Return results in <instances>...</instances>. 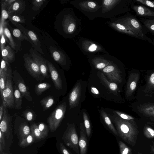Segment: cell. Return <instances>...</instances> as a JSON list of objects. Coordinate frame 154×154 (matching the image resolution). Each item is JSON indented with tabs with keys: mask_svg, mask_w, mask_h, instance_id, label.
I'll return each mask as SVG.
<instances>
[{
	"mask_svg": "<svg viewBox=\"0 0 154 154\" xmlns=\"http://www.w3.org/2000/svg\"><path fill=\"white\" fill-rule=\"evenodd\" d=\"M118 136L125 142L134 147L136 144L139 131L137 126L133 120H128L119 116L112 119Z\"/></svg>",
	"mask_w": 154,
	"mask_h": 154,
	"instance_id": "cell-1",
	"label": "cell"
},
{
	"mask_svg": "<svg viewBox=\"0 0 154 154\" xmlns=\"http://www.w3.org/2000/svg\"><path fill=\"white\" fill-rule=\"evenodd\" d=\"M70 3L91 20L99 17L102 8L101 0H75Z\"/></svg>",
	"mask_w": 154,
	"mask_h": 154,
	"instance_id": "cell-2",
	"label": "cell"
},
{
	"mask_svg": "<svg viewBox=\"0 0 154 154\" xmlns=\"http://www.w3.org/2000/svg\"><path fill=\"white\" fill-rule=\"evenodd\" d=\"M120 0H101L102 8L99 17L103 18H113L121 12Z\"/></svg>",
	"mask_w": 154,
	"mask_h": 154,
	"instance_id": "cell-3",
	"label": "cell"
},
{
	"mask_svg": "<svg viewBox=\"0 0 154 154\" xmlns=\"http://www.w3.org/2000/svg\"><path fill=\"white\" fill-rule=\"evenodd\" d=\"M66 104L64 102L57 106L48 117L47 122L51 132H54L59 127L64 118Z\"/></svg>",
	"mask_w": 154,
	"mask_h": 154,
	"instance_id": "cell-4",
	"label": "cell"
},
{
	"mask_svg": "<svg viewBox=\"0 0 154 154\" xmlns=\"http://www.w3.org/2000/svg\"><path fill=\"white\" fill-rule=\"evenodd\" d=\"M62 139L66 145L79 154L78 137L74 123L68 124Z\"/></svg>",
	"mask_w": 154,
	"mask_h": 154,
	"instance_id": "cell-5",
	"label": "cell"
},
{
	"mask_svg": "<svg viewBox=\"0 0 154 154\" xmlns=\"http://www.w3.org/2000/svg\"><path fill=\"white\" fill-rule=\"evenodd\" d=\"M81 24V20L74 14L72 15L68 14L65 15L62 21L64 32L72 36H76L79 33Z\"/></svg>",
	"mask_w": 154,
	"mask_h": 154,
	"instance_id": "cell-6",
	"label": "cell"
},
{
	"mask_svg": "<svg viewBox=\"0 0 154 154\" xmlns=\"http://www.w3.org/2000/svg\"><path fill=\"white\" fill-rule=\"evenodd\" d=\"M112 20L123 24L137 35L143 38L144 34L142 27L140 23L132 17H125L121 18H112Z\"/></svg>",
	"mask_w": 154,
	"mask_h": 154,
	"instance_id": "cell-7",
	"label": "cell"
},
{
	"mask_svg": "<svg viewBox=\"0 0 154 154\" xmlns=\"http://www.w3.org/2000/svg\"><path fill=\"white\" fill-rule=\"evenodd\" d=\"M12 80L17 87L23 97L29 101L32 100L29 88L19 73L15 70L12 72Z\"/></svg>",
	"mask_w": 154,
	"mask_h": 154,
	"instance_id": "cell-8",
	"label": "cell"
},
{
	"mask_svg": "<svg viewBox=\"0 0 154 154\" xmlns=\"http://www.w3.org/2000/svg\"><path fill=\"white\" fill-rule=\"evenodd\" d=\"M14 116L15 128L17 129L20 141L31 134L30 128L24 119L16 114L14 115Z\"/></svg>",
	"mask_w": 154,
	"mask_h": 154,
	"instance_id": "cell-9",
	"label": "cell"
},
{
	"mask_svg": "<svg viewBox=\"0 0 154 154\" xmlns=\"http://www.w3.org/2000/svg\"><path fill=\"white\" fill-rule=\"evenodd\" d=\"M12 78H7L5 88L3 92V102L8 108L12 109L14 107V91L12 85Z\"/></svg>",
	"mask_w": 154,
	"mask_h": 154,
	"instance_id": "cell-10",
	"label": "cell"
},
{
	"mask_svg": "<svg viewBox=\"0 0 154 154\" xmlns=\"http://www.w3.org/2000/svg\"><path fill=\"white\" fill-rule=\"evenodd\" d=\"M3 103L4 105V113L2 119L0 122V130L3 134L4 136L8 139L12 131L13 117L9 114L6 104Z\"/></svg>",
	"mask_w": 154,
	"mask_h": 154,
	"instance_id": "cell-11",
	"label": "cell"
},
{
	"mask_svg": "<svg viewBox=\"0 0 154 154\" xmlns=\"http://www.w3.org/2000/svg\"><path fill=\"white\" fill-rule=\"evenodd\" d=\"M24 66L29 74L38 81H42L44 78L38 65L28 57L24 58Z\"/></svg>",
	"mask_w": 154,
	"mask_h": 154,
	"instance_id": "cell-12",
	"label": "cell"
},
{
	"mask_svg": "<svg viewBox=\"0 0 154 154\" xmlns=\"http://www.w3.org/2000/svg\"><path fill=\"white\" fill-rule=\"evenodd\" d=\"M102 71L111 82H122V78L120 71L116 66L110 61L109 65L103 69Z\"/></svg>",
	"mask_w": 154,
	"mask_h": 154,
	"instance_id": "cell-13",
	"label": "cell"
},
{
	"mask_svg": "<svg viewBox=\"0 0 154 154\" xmlns=\"http://www.w3.org/2000/svg\"><path fill=\"white\" fill-rule=\"evenodd\" d=\"M79 45L83 52L86 53L94 54L104 51L97 43L86 39L80 41Z\"/></svg>",
	"mask_w": 154,
	"mask_h": 154,
	"instance_id": "cell-14",
	"label": "cell"
},
{
	"mask_svg": "<svg viewBox=\"0 0 154 154\" xmlns=\"http://www.w3.org/2000/svg\"><path fill=\"white\" fill-rule=\"evenodd\" d=\"M48 70L55 88L61 90L63 88V82L60 76L52 64L47 61Z\"/></svg>",
	"mask_w": 154,
	"mask_h": 154,
	"instance_id": "cell-15",
	"label": "cell"
},
{
	"mask_svg": "<svg viewBox=\"0 0 154 154\" xmlns=\"http://www.w3.org/2000/svg\"><path fill=\"white\" fill-rule=\"evenodd\" d=\"M81 92L80 84H77L73 88L69 94V109L76 106L79 103Z\"/></svg>",
	"mask_w": 154,
	"mask_h": 154,
	"instance_id": "cell-16",
	"label": "cell"
},
{
	"mask_svg": "<svg viewBox=\"0 0 154 154\" xmlns=\"http://www.w3.org/2000/svg\"><path fill=\"white\" fill-rule=\"evenodd\" d=\"M87 136L84 125L81 123L80 124V136L79 141L80 154H87L88 145Z\"/></svg>",
	"mask_w": 154,
	"mask_h": 154,
	"instance_id": "cell-17",
	"label": "cell"
},
{
	"mask_svg": "<svg viewBox=\"0 0 154 154\" xmlns=\"http://www.w3.org/2000/svg\"><path fill=\"white\" fill-rule=\"evenodd\" d=\"M139 77V74L137 73L133 72L129 75L126 86V95L127 97L131 96L135 89Z\"/></svg>",
	"mask_w": 154,
	"mask_h": 154,
	"instance_id": "cell-18",
	"label": "cell"
},
{
	"mask_svg": "<svg viewBox=\"0 0 154 154\" xmlns=\"http://www.w3.org/2000/svg\"><path fill=\"white\" fill-rule=\"evenodd\" d=\"M32 53V56L33 60L39 66L43 76L48 79L49 78V76L48 72V69L47 65L46 60L34 53Z\"/></svg>",
	"mask_w": 154,
	"mask_h": 154,
	"instance_id": "cell-19",
	"label": "cell"
},
{
	"mask_svg": "<svg viewBox=\"0 0 154 154\" xmlns=\"http://www.w3.org/2000/svg\"><path fill=\"white\" fill-rule=\"evenodd\" d=\"M107 22L111 28L119 32L127 34L133 36L139 37L134 33L123 24L113 20Z\"/></svg>",
	"mask_w": 154,
	"mask_h": 154,
	"instance_id": "cell-20",
	"label": "cell"
},
{
	"mask_svg": "<svg viewBox=\"0 0 154 154\" xmlns=\"http://www.w3.org/2000/svg\"><path fill=\"white\" fill-rule=\"evenodd\" d=\"M91 62L96 69H103L109 65L110 60L101 56H96L93 57Z\"/></svg>",
	"mask_w": 154,
	"mask_h": 154,
	"instance_id": "cell-21",
	"label": "cell"
},
{
	"mask_svg": "<svg viewBox=\"0 0 154 154\" xmlns=\"http://www.w3.org/2000/svg\"><path fill=\"white\" fill-rule=\"evenodd\" d=\"M25 6L23 1L16 0L7 9L8 12L20 14L24 10Z\"/></svg>",
	"mask_w": 154,
	"mask_h": 154,
	"instance_id": "cell-22",
	"label": "cell"
},
{
	"mask_svg": "<svg viewBox=\"0 0 154 154\" xmlns=\"http://www.w3.org/2000/svg\"><path fill=\"white\" fill-rule=\"evenodd\" d=\"M2 55L3 59L9 63L15 60V53L9 46H6L2 51Z\"/></svg>",
	"mask_w": 154,
	"mask_h": 154,
	"instance_id": "cell-23",
	"label": "cell"
},
{
	"mask_svg": "<svg viewBox=\"0 0 154 154\" xmlns=\"http://www.w3.org/2000/svg\"><path fill=\"white\" fill-rule=\"evenodd\" d=\"M14 107L17 110L20 109L22 108L23 96L17 86H14Z\"/></svg>",
	"mask_w": 154,
	"mask_h": 154,
	"instance_id": "cell-24",
	"label": "cell"
},
{
	"mask_svg": "<svg viewBox=\"0 0 154 154\" xmlns=\"http://www.w3.org/2000/svg\"><path fill=\"white\" fill-rule=\"evenodd\" d=\"M133 8L137 14L141 16H154V12L143 6L135 5Z\"/></svg>",
	"mask_w": 154,
	"mask_h": 154,
	"instance_id": "cell-25",
	"label": "cell"
},
{
	"mask_svg": "<svg viewBox=\"0 0 154 154\" xmlns=\"http://www.w3.org/2000/svg\"><path fill=\"white\" fill-rule=\"evenodd\" d=\"M50 51L54 60L61 65L66 64V56L61 51L58 50H50Z\"/></svg>",
	"mask_w": 154,
	"mask_h": 154,
	"instance_id": "cell-26",
	"label": "cell"
},
{
	"mask_svg": "<svg viewBox=\"0 0 154 154\" xmlns=\"http://www.w3.org/2000/svg\"><path fill=\"white\" fill-rule=\"evenodd\" d=\"M0 70L7 77L12 78V72L10 65L8 62L3 59H2Z\"/></svg>",
	"mask_w": 154,
	"mask_h": 154,
	"instance_id": "cell-27",
	"label": "cell"
},
{
	"mask_svg": "<svg viewBox=\"0 0 154 154\" xmlns=\"http://www.w3.org/2000/svg\"><path fill=\"white\" fill-rule=\"evenodd\" d=\"M101 113L102 117L107 126L115 135L118 136L117 130L106 113L103 109H101Z\"/></svg>",
	"mask_w": 154,
	"mask_h": 154,
	"instance_id": "cell-28",
	"label": "cell"
},
{
	"mask_svg": "<svg viewBox=\"0 0 154 154\" xmlns=\"http://www.w3.org/2000/svg\"><path fill=\"white\" fill-rule=\"evenodd\" d=\"M30 128L31 134L35 140H41L46 138L41 132L36 124L33 123L32 124L30 125Z\"/></svg>",
	"mask_w": 154,
	"mask_h": 154,
	"instance_id": "cell-29",
	"label": "cell"
},
{
	"mask_svg": "<svg viewBox=\"0 0 154 154\" xmlns=\"http://www.w3.org/2000/svg\"><path fill=\"white\" fill-rule=\"evenodd\" d=\"M140 112L147 116L154 118V105L147 104L143 105L140 109Z\"/></svg>",
	"mask_w": 154,
	"mask_h": 154,
	"instance_id": "cell-30",
	"label": "cell"
},
{
	"mask_svg": "<svg viewBox=\"0 0 154 154\" xmlns=\"http://www.w3.org/2000/svg\"><path fill=\"white\" fill-rule=\"evenodd\" d=\"M40 103L43 108V111H45L54 104V100L53 97L49 96L41 100Z\"/></svg>",
	"mask_w": 154,
	"mask_h": 154,
	"instance_id": "cell-31",
	"label": "cell"
},
{
	"mask_svg": "<svg viewBox=\"0 0 154 154\" xmlns=\"http://www.w3.org/2000/svg\"><path fill=\"white\" fill-rule=\"evenodd\" d=\"M99 75L98 76L101 80L104 83L108 88L113 91H116L117 90L118 86L116 83L109 82L103 73L101 72H99Z\"/></svg>",
	"mask_w": 154,
	"mask_h": 154,
	"instance_id": "cell-32",
	"label": "cell"
},
{
	"mask_svg": "<svg viewBox=\"0 0 154 154\" xmlns=\"http://www.w3.org/2000/svg\"><path fill=\"white\" fill-rule=\"evenodd\" d=\"M8 18L11 22L16 26L17 23H24L25 19L20 14L8 12Z\"/></svg>",
	"mask_w": 154,
	"mask_h": 154,
	"instance_id": "cell-33",
	"label": "cell"
},
{
	"mask_svg": "<svg viewBox=\"0 0 154 154\" xmlns=\"http://www.w3.org/2000/svg\"><path fill=\"white\" fill-rule=\"evenodd\" d=\"M51 86V85L47 82L38 83L35 86V92L37 95H40L44 91L49 89Z\"/></svg>",
	"mask_w": 154,
	"mask_h": 154,
	"instance_id": "cell-34",
	"label": "cell"
},
{
	"mask_svg": "<svg viewBox=\"0 0 154 154\" xmlns=\"http://www.w3.org/2000/svg\"><path fill=\"white\" fill-rule=\"evenodd\" d=\"M21 115L26 120L29 122L34 120L36 118V115L35 112L29 108H27L23 111Z\"/></svg>",
	"mask_w": 154,
	"mask_h": 154,
	"instance_id": "cell-35",
	"label": "cell"
},
{
	"mask_svg": "<svg viewBox=\"0 0 154 154\" xmlns=\"http://www.w3.org/2000/svg\"><path fill=\"white\" fill-rule=\"evenodd\" d=\"M35 140V139L31 134L20 141L19 145L21 147L25 148L31 145Z\"/></svg>",
	"mask_w": 154,
	"mask_h": 154,
	"instance_id": "cell-36",
	"label": "cell"
},
{
	"mask_svg": "<svg viewBox=\"0 0 154 154\" xmlns=\"http://www.w3.org/2000/svg\"><path fill=\"white\" fill-rule=\"evenodd\" d=\"M83 117L84 121V124L87 136L90 139L91 136V129L90 121L88 117L86 112L83 113Z\"/></svg>",
	"mask_w": 154,
	"mask_h": 154,
	"instance_id": "cell-37",
	"label": "cell"
},
{
	"mask_svg": "<svg viewBox=\"0 0 154 154\" xmlns=\"http://www.w3.org/2000/svg\"><path fill=\"white\" fill-rule=\"evenodd\" d=\"M6 24L7 23H6L4 28V34L6 38L8 39V40H9V44L11 48L15 49L16 47L15 43L12 38L10 30L6 25Z\"/></svg>",
	"mask_w": 154,
	"mask_h": 154,
	"instance_id": "cell-38",
	"label": "cell"
},
{
	"mask_svg": "<svg viewBox=\"0 0 154 154\" xmlns=\"http://www.w3.org/2000/svg\"><path fill=\"white\" fill-rule=\"evenodd\" d=\"M121 154H132L131 149L121 140L118 142Z\"/></svg>",
	"mask_w": 154,
	"mask_h": 154,
	"instance_id": "cell-39",
	"label": "cell"
},
{
	"mask_svg": "<svg viewBox=\"0 0 154 154\" xmlns=\"http://www.w3.org/2000/svg\"><path fill=\"white\" fill-rule=\"evenodd\" d=\"M7 77L3 74L0 70V90L2 99H3V92L5 88Z\"/></svg>",
	"mask_w": 154,
	"mask_h": 154,
	"instance_id": "cell-40",
	"label": "cell"
},
{
	"mask_svg": "<svg viewBox=\"0 0 154 154\" xmlns=\"http://www.w3.org/2000/svg\"><path fill=\"white\" fill-rule=\"evenodd\" d=\"M10 29L13 35L17 39L22 40L25 39L29 41L26 36L23 35L18 29L15 28L12 29L11 28V29Z\"/></svg>",
	"mask_w": 154,
	"mask_h": 154,
	"instance_id": "cell-41",
	"label": "cell"
},
{
	"mask_svg": "<svg viewBox=\"0 0 154 154\" xmlns=\"http://www.w3.org/2000/svg\"><path fill=\"white\" fill-rule=\"evenodd\" d=\"M143 134L148 138H154V130L150 127L146 125L143 128Z\"/></svg>",
	"mask_w": 154,
	"mask_h": 154,
	"instance_id": "cell-42",
	"label": "cell"
},
{
	"mask_svg": "<svg viewBox=\"0 0 154 154\" xmlns=\"http://www.w3.org/2000/svg\"><path fill=\"white\" fill-rule=\"evenodd\" d=\"M38 128L42 134L46 137L49 131L48 128L45 123L40 122L37 125Z\"/></svg>",
	"mask_w": 154,
	"mask_h": 154,
	"instance_id": "cell-43",
	"label": "cell"
},
{
	"mask_svg": "<svg viewBox=\"0 0 154 154\" xmlns=\"http://www.w3.org/2000/svg\"><path fill=\"white\" fill-rule=\"evenodd\" d=\"M26 36H28L35 45H38L39 41L35 33L32 31L28 30Z\"/></svg>",
	"mask_w": 154,
	"mask_h": 154,
	"instance_id": "cell-44",
	"label": "cell"
},
{
	"mask_svg": "<svg viewBox=\"0 0 154 154\" xmlns=\"http://www.w3.org/2000/svg\"><path fill=\"white\" fill-rule=\"evenodd\" d=\"M2 17L1 20L5 22V20L8 18V13L7 8L1 3Z\"/></svg>",
	"mask_w": 154,
	"mask_h": 154,
	"instance_id": "cell-45",
	"label": "cell"
},
{
	"mask_svg": "<svg viewBox=\"0 0 154 154\" xmlns=\"http://www.w3.org/2000/svg\"><path fill=\"white\" fill-rule=\"evenodd\" d=\"M143 23L147 29L154 32V20L147 19Z\"/></svg>",
	"mask_w": 154,
	"mask_h": 154,
	"instance_id": "cell-46",
	"label": "cell"
},
{
	"mask_svg": "<svg viewBox=\"0 0 154 154\" xmlns=\"http://www.w3.org/2000/svg\"><path fill=\"white\" fill-rule=\"evenodd\" d=\"M44 2V0H34L32 1V4L33 7L32 9L33 10H37L39 9L43 5Z\"/></svg>",
	"mask_w": 154,
	"mask_h": 154,
	"instance_id": "cell-47",
	"label": "cell"
},
{
	"mask_svg": "<svg viewBox=\"0 0 154 154\" xmlns=\"http://www.w3.org/2000/svg\"><path fill=\"white\" fill-rule=\"evenodd\" d=\"M115 112L121 118L128 120H133L134 118L131 116L120 112L115 111Z\"/></svg>",
	"mask_w": 154,
	"mask_h": 154,
	"instance_id": "cell-48",
	"label": "cell"
},
{
	"mask_svg": "<svg viewBox=\"0 0 154 154\" xmlns=\"http://www.w3.org/2000/svg\"><path fill=\"white\" fill-rule=\"evenodd\" d=\"M60 149L62 154H72L64 145L63 143H60Z\"/></svg>",
	"mask_w": 154,
	"mask_h": 154,
	"instance_id": "cell-49",
	"label": "cell"
},
{
	"mask_svg": "<svg viewBox=\"0 0 154 154\" xmlns=\"http://www.w3.org/2000/svg\"><path fill=\"white\" fill-rule=\"evenodd\" d=\"M148 83V85L149 88L154 89V72L149 77Z\"/></svg>",
	"mask_w": 154,
	"mask_h": 154,
	"instance_id": "cell-50",
	"label": "cell"
},
{
	"mask_svg": "<svg viewBox=\"0 0 154 154\" xmlns=\"http://www.w3.org/2000/svg\"><path fill=\"white\" fill-rule=\"evenodd\" d=\"M142 4L154 8V4L152 1L146 0H136Z\"/></svg>",
	"mask_w": 154,
	"mask_h": 154,
	"instance_id": "cell-51",
	"label": "cell"
},
{
	"mask_svg": "<svg viewBox=\"0 0 154 154\" xmlns=\"http://www.w3.org/2000/svg\"><path fill=\"white\" fill-rule=\"evenodd\" d=\"M1 37V50L2 51L6 46H5L6 44V41H7L8 42V40L5 37L4 33L3 34Z\"/></svg>",
	"mask_w": 154,
	"mask_h": 154,
	"instance_id": "cell-52",
	"label": "cell"
},
{
	"mask_svg": "<svg viewBox=\"0 0 154 154\" xmlns=\"http://www.w3.org/2000/svg\"><path fill=\"white\" fill-rule=\"evenodd\" d=\"M0 145L2 146L3 149H4L6 145L4 135L3 134L0 130Z\"/></svg>",
	"mask_w": 154,
	"mask_h": 154,
	"instance_id": "cell-53",
	"label": "cell"
},
{
	"mask_svg": "<svg viewBox=\"0 0 154 154\" xmlns=\"http://www.w3.org/2000/svg\"><path fill=\"white\" fill-rule=\"evenodd\" d=\"M16 0H5L2 1L1 3L8 8Z\"/></svg>",
	"mask_w": 154,
	"mask_h": 154,
	"instance_id": "cell-54",
	"label": "cell"
},
{
	"mask_svg": "<svg viewBox=\"0 0 154 154\" xmlns=\"http://www.w3.org/2000/svg\"><path fill=\"white\" fill-rule=\"evenodd\" d=\"M4 104L2 102L0 107V122L1 121L3 116L4 113Z\"/></svg>",
	"mask_w": 154,
	"mask_h": 154,
	"instance_id": "cell-55",
	"label": "cell"
},
{
	"mask_svg": "<svg viewBox=\"0 0 154 154\" xmlns=\"http://www.w3.org/2000/svg\"><path fill=\"white\" fill-rule=\"evenodd\" d=\"M91 91L92 93L95 94H99L98 90L96 88L93 87L91 88Z\"/></svg>",
	"mask_w": 154,
	"mask_h": 154,
	"instance_id": "cell-56",
	"label": "cell"
},
{
	"mask_svg": "<svg viewBox=\"0 0 154 154\" xmlns=\"http://www.w3.org/2000/svg\"><path fill=\"white\" fill-rule=\"evenodd\" d=\"M150 153L154 154V141H152V143L150 145Z\"/></svg>",
	"mask_w": 154,
	"mask_h": 154,
	"instance_id": "cell-57",
	"label": "cell"
},
{
	"mask_svg": "<svg viewBox=\"0 0 154 154\" xmlns=\"http://www.w3.org/2000/svg\"><path fill=\"white\" fill-rule=\"evenodd\" d=\"M8 154V153H5V152H3L2 154Z\"/></svg>",
	"mask_w": 154,
	"mask_h": 154,
	"instance_id": "cell-58",
	"label": "cell"
},
{
	"mask_svg": "<svg viewBox=\"0 0 154 154\" xmlns=\"http://www.w3.org/2000/svg\"><path fill=\"white\" fill-rule=\"evenodd\" d=\"M138 154H143L142 153L140 152H138Z\"/></svg>",
	"mask_w": 154,
	"mask_h": 154,
	"instance_id": "cell-59",
	"label": "cell"
},
{
	"mask_svg": "<svg viewBox=\"0 0 154 154\" xmlns=\"http://www.w3.org/2000/svg\"><path fill=\"white\" fill-rule=\"evenodd\" d=\"M152 3H153V4H154V1H152Z\"/></svg>",
	"mask_w": 154,
	"mask_h": 154,
	"instance_id": "cell-60",
	"label": "cell"
},
{
	"mask_svg": "<svg viewBox=\"0 0 154 154\" xmlns=\"http://www.w3.org/2000/svg\"><path fill=\"white\" fill-rule=\"evenodd\" d=\"M153 20H154V19H153Z\"/></svg>",
	"mask_w": 154,
	"mask_h": 154,
	"instance_id": "cell-61",
	"label": "cell"
}]
</instances>
